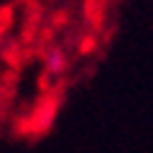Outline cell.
<instances>
[{
	"label": "cell",
	"mask_w": 153,
	"mask_h": 153,
	"mask_svg": "<svg viewBox=\"0 0 153 153\" xmlns=\"http://www.w3.org/2000/svg\"><path fill=\"white\" fill-rule=\"evenodd\" d=\"M63 68H66V56H63L61 51H51V53L46 56V71L53 73V75H59Z\"/></svg>",
	"instance_id": "6da1fadb"
}]
</instances>
